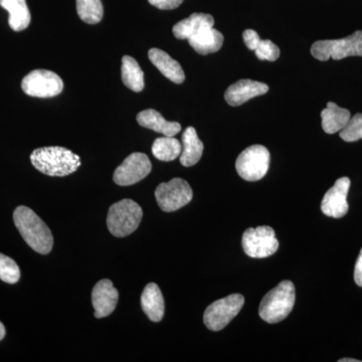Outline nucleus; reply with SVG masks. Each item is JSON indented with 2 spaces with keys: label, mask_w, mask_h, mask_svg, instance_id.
Segmentation results:
<instances>
[{
  "label": "nucleus",
  "mask_w": 362,
  "mask_h": 362,
  "mask_svg": "<svg viewBox=\"0 0 362 362\" xmlns=\"http://www.w3.org/2000/svg\"><path fill=\"white\" fill-rule=\"evenodd\" d=\"M14 225L21 237L33 251L42 255L51 252L54 246V237L49 226L28 207H16L13 213Z\"/></svg>",
  "instance_id": "obj_1"
},
{
  "label": "nucleus",
  "mask_w": 362,
  "mask_h": 362,
  "mask_svg": "<svg viewBox=\"0 0 362 362\" xmlns=\"http://www.w3.org/2000/svg\"><path fill=\"white\" fill-rule=\"evenodd\" d=\"M30 161L40 173L49 176H66L78 170L81 158L65 147L51 146L35 149Z\"/></svg>",
  "instance_id": "obj_2"
},
{
  "label": "nucleus",
  "mask_w": 362,
  "mask_h": 362,
  "mask_svg": "<svg viewBox=\"0 0 362 362\" xmlns=\"http://www.w3.org/2000/svg\"><path fill=\"white\" fill-rule=\"evenodd\" d=\"M295 300L294 284L291 281H283L264 296L259 304V315L268 323L281 322L291 313Z\"/></svg>",
  "instance_id": "obj_3"
},
{
  "label": "nucleus",
  "mask_w": 362,
  "mask_h": 362,
  "mask_svg": "<svg viewBox=\"0 0 362 362\" xmlns=\"http://www.w3.org/2000/svg\"><path fill=\"white\" fill-rule=\"evenodd\" d=\"M143 211L132 199H123L112 204L107 216L109 232L116 238H124L137 230L142 220Z\"/></svg>",
  "instance_id": "obj_4"
},
{
  "label": "nucleus",
  "mask_w": 362,
  "mask_h": 362,
  "mask_svg": "<svg viewBox=\"0 0 362 362\" xmlns=\"http://www.w3.org/2000/svg\"><path fill=\"white\" fill-rule=\"evenodd\" d=\"M311 54L318 61L329 59L340 61L347 57H362V30L340 40H318L311 47Z\"/></svg>",
  "instance_id": "obj_5"
},
{
  "label": "nucleus",
  "mask_w": 362,
  "mask_h": 362,
  "mask_svg": "<svg viewBox=\"0 0 362 362\" xmlns=\"http://www.w3.org/2000/svg\"><path fill=\"white\" fill-rule=\"evenodd\" d=\"M270 159V152L265 146L252 145L238 157L235 169L243 180L258 181L268 173Z\"/></svg>",
  "instance_id": "obj_6"
},
{
  "label": "nucleus",
  "mask_w": 362,
  "mask_h": 362,
  "mask_svg": "<svg viewBox=\"0 0 362 362\" xmlns=\"http://www.w3.org/2000/svg\"><path fill=\"white\" fill-rule=\"evenodd\" d=\"M245 298L240 294H232L214 302L204 314V322L211 331H221L235 318L244 306Z\"/></svg>",
  "instance_id": "obj_7"
},
{
  "label": "nucleus",
  "mask_w": 362,
  "mask_h": 362,
  "mask_svg": "<svg viewBox=\"0 0 362 362\" xmlns=\"http://www.w3.org/2000/svg\"><path fill=\"white\" fill-rule=\"evenodd\" d=\"M156 197L162 211L173 213L189 204L194 197V192L187 181L181 178H173L157 187Z\"/></svg>",
  "instance_id": "obj_8"
},
{
  "label": "nucleus",
  "mask_w": 362,
  "mask_h": 362,
  "mask_svg": "<svg viewBox=\"0 0 362 362\" xmlns=\"http://www.w3.org/2000/svg\"><path fill=\"white\" fill-rule=\"evenodd\" d=\"M242 246L247 256L263 259L278 251L279 242L271 226H262L246 230L243 235Z\"/></svg>",
  "instance_id": "obj_9"
},
{
  "label": "nucleus",
  "mask_w": 362,
  "mask_h": 362,
  "mask_svg": "<svg viewBox=\"0 0 362 362\" xmlns=\"http://www.w3.org/2000/svg\"><path fill=\"white\" fill-rule=\"evenodd\" d=\"M21 89L30 97L52 98L61 94L64 82L54 71L35 70L23 78Z\"/></svg>",
  "instance_id": "obj_10"
},
{
  "label": "nucleus",
  "mask_w": 362,
  "mask_h": 362,
  "mask_svg": "<svg viewBox=\"0 0 362 362\" xmlns=\"http://www.w3.org/2000/svg\"><path fill=\"white\" fill-rule=\"evenodd\" d=\"M152 165L148 156L140 152L126 157L121 165L114 173L113 180L120 187H129L135 185L151 173Z\"/></svg>",
  "instance_id": "obj_11"
},
{
  "label": "nucleus",
  "mask_w": 362,
  "mask_h": 362,
  "mask_svg": "<svg viewBox=\"0 0 362 362\" xmlns=\"http://www.w3.org/2000/svg\"><path fill=\"white\" fill-rule=\"evenodd\" d=\"M349 178L341 177L337 180L335 185L326 192L321 202V211L325 216L340 218L349 213L347 194H349Z\"/></svg>",
  "instance_id": "obj_12"
},
{
  "label": "nucleus",
  "mask_w": 362,
  "mask_h": 362,
  "mask_svg": "<svg viewBox=\"0 0 362 362\" xmlns=\"http://www.w3.org/2000/svg\"><path fill=\"white\" fill-rule=\"evenodd\" d=\"M118 290L114 288L110 280L99 281L92 292V304L96 318L111 315L118 303Z\"/></svg>",
  "instance_id": "obj_13"
},
{
  "label": "nucleus",
  "mask_w": 362,
  "mask_h": 362,
  "mask_svg": "<svg viewBox=\"0 0 362 362\" xmlns=\"http://www.w3.org/2000/svg\"><path fill=\"white\" fill-rule=\"evenodd\" d=\"M269 87L264 83L252 80H240L230 86L225 93L226 103L233 107L240 106L252 98L268 93Z\"/></svg>",
  "instance_id": "obj_14"
},
{
  "label": "nucleus",
  "mask_w": 362,
  "mask_h": 362,
  "mask_svg": "<svg viewBox=\"0 0 362 362\" xmlns=\"http://www.w3.org/2000/svg\"><path fill=\"white\" fill-rule=\"evenodd\" d=\"M151 63L171 82L181 84L185 82V75L178 62L171 58L165 52L159 49H151L148 52Z\"/></svg>",
  "instance_id": "obj_15"
},
{
  "label": "nucleus",
  "mask_w": 362,
  "mask_h": 362,
  "mask_svg": "<svg viewBox=\"0 0 362 362\" xmlns=\"http://www.w3.org/2000/svg\"><path fill=\"white\" fill-rule=\"evenodd\" d=\"M137 122L142 127L156 131L157 133H161V134L169 136V137H175L181 131L180 123L166 121L159 112L153 110V109H147V110L140 112L137 115Z\"/></svg>",
  "instance_id": "obj_16"
},
{
  "label": "nucleus",
  "mask_w": 362,
  "mask_h": 362,
  "mask_svg": "<svg viewBox=\"0 0 362 362\" xmlns=\"http://www.w3.org/2000/svg\"><path fill=\"white\" fill-rule=\"evenodd\" d=\"M214 25V20L211 14L194 13L176 23L173 32L176 39L188 40L204 28H213Z\"/></svg>",
  "instance_id": "obj_17"
},
{
  "label": "nucleus",
  "mask_w": 362,
  "mask_h": 362,
  "mask_svg": "<svg viewBox=\"0 0 362 362\" xmlns=\"http://www.w3.org/2000/svg\"><path fill=\"white\" fill-rule=\"evenodd\" d=\"M141 306L144 313L153 322H159L164 316L165 305L160 289L156 283H150L141 295Z\"/></svg>",
  "instance_id": "obj_18"
},
{
  "label": "nucleus",
  "mask_w": 362,
  "mask_h": 362,
  "mask_svg": "<svg viewBox=\"0 0 362 362\" xmlns=\"http://www.w3.org/2000/svg\"><path fill=\"white\" fill-rule=\"evenodd\" d=\"M190 47L202 56L220 51L223 44V35L214 28H204L188 39Z\"/></svg>",
  "instance_id": "obj_19"
},
{
  "label": "nucleus",
  "mask_w": 362,
  "mask_h": 362,
  "mask_svg": "<svg viewBox=\"0 0 362 362\" xmlns=\"http://www.w3.org/2000/svg\"><path fill=\"white\" fill-rule=\"evenodd\" d=\"M204 152V143L201 141L194 127H187L182 134V151L180 163L185 168L194 166L201 160Z\"/></svg>",
  "instance_id": "obj_20"
},
{
  "label": "nucleus",
  "mask_w": 362,
  "mask_h": 362,
  "mask_svg": "<svg viewBox=\"0 0 362 362\" xmlns=\"http://www.w3.org/2000/svg\"><path fill=\"white\" fill-rule=\"evenodd\" d=\"M0 6L8 11V25L14 32L25 30L30 25V9L25 0H0Z\"/></svg>",
  "instance_id": "obj_21"
},
{
  "label": "nucleus",
  "mask_w": 362,
  "mask_h": 362,
  "mask_svg": "<svg viewBox=\"0 0 362 362\" xmlns=\"http://www.w3.org/2000/svg\"><path fill=\"white\" fill-rule=\"evenodd\" d=\"M321 118L324 132L334 134L346 126L351 115L347 109L340 108L337 104L328 102L327 107L321 112Z\"/></svg>",
  "instance_id": "obj_22"
},
{
  "label": "nucleus",
  "mask_w": 362,
  "mask_h": 362,
  "mask_svg": "<svg viewBox=\"0 0 362 362\" xmlns=\"http://www.w3.org/2000/svg\"><path fill=\"white\" fill-rule=\"evenodd\" d=\"M121 76H122L124 85L128 89L137 93L144 89V73L140 68L139 64L132 57H123Z\"/></svg>",
  "instance_id": "obj_23"
},
{
  "label": "nucleus",
  "mask_w": 362,
  "mask_h": 362,
  "mask_svg": "<svg viewBox=\"0 0 362 362\" xmlns=\"http://www.w3.org/2000/svg\"><path fill=\"white\" fill-rule=\"evenodd\" d=\"M182 144L175 137L157 138L152 145V154L161 161H173L180 156Z\"/></svg>",
  "instance_id": "obj_24"
},
{
  "label": "nucleus",
  "mask_w": 362,
  "mask_h": 362,
  "mask_svg": "<svg viewBox=\"0 0 362 362\" xmlns=\"http://www.w3.org/2000/svg\"><path fill=\"white\" fill-rule=\"evenodd\" d=\"M77 11L81 20L89 25H96L103 18L101 0H77Z\"/></svg>",
  "instance_id": "obj_25"
},
{
  "label": "nucleus",
  "mask_w": 362,
  "mask_h": 362,
  "mask_svg": "<svg viewBox=\"0 0 362 362\" xmlns=\"http://www.w3.org/2000/svg\"><path fill=\"white\" fill-rule=\"evenodd\" d=\"M21 278L20 267L13 259L0 254V280L7 284H16Z\"/></svg>",
  "instance_id": "obj_26"
},
{
  "label": "nucleus",
  "mask_w": 362,
  "mask_h": 362,
  "mask_svg": "<svg viewBox=\"0 0 362 362\" xmlns=\"http://www.w3.org/2000/svg\"><path fill=\"white\" fill-rule=\"evenodd\" d=\"M340 137L346 142H356L362 139V114L350 118L349 123L340 131Z\"/></svg>",
  "instance_id": "obj_27"
},
{
  "label": "nucleus",
  "mask_w": 362,
  "mask_h": 362,
  "mask_svg": "<svg viewBox=\"0 0 362 362\" xmlns=\"http://www.w3.org/2000/svg\"><path fill=\"white\" fill-rule=\"evenodd\" d=\"M255 52L261 61L275 62L280 57V49L278 45L269 40H261Z\"/></svg>",
  "instance_id": "obj_28"
},
{
  "label": "nucleus",
  "mask_w": 362,
  "mask_h": 362,
  "mask_svg": "<svg viewBox=\"0 0 362 362\" xmlns=\"http://www.w3.org/2000/svg\"><path fill=\"white\" fill-rule=\"evenodd\" d=\"M243 39H244L247 49H251V51H256L259 42H261V37H259L258 33L255 32L254 30H245L243 33Z\"/></svg>",
  "instance_id": "obj_29"
},
{
  "label": "nucleus",
  "mask_w": 362,
  "mask_h": 362,
  "mask_svg": "<svg viewBox=\"0 0 362 362\" xmlns=\"http://www.w3.org/2000/svg\"><path fill=\"white\" fill-rule=\"evenodd\" d=\"M151 6L162 9V11H170V9L177 8L182 4L183 0H148Z\"/></svg>",
  "instance_id": "obj_30"
},
{
  "label": "nucleus",
  "mask_w": 362,
  "mask_h": 362,
  "mask_svg": "<svg viewBox=\"0 0 362 362\" xmlns=\"http://www.w3.org/2000/svg\"><path fill=\"white\" fill-rule=\"evenodd\" d=\"M354 281L357 286L362 287V249L358 258H357L356 268H354Z\"/></svg>",
  "instance_id": "obj_31"
},
{
  "label": "nucleus",
  "mask_w": 362,
  "mask_h": 362,
  "mask_svg": "<svg viewBox=\"0 0 362 362\" xmlns=\"http://www.w3.org/2000/svg\"><path fill=\"white\" fill-rule=\"evenodd\" d=\"M6 327H4V324L0 322V341L4 339V337H6Z\"/></svg>",
  "instance_id": "obj_32"
},
{
  "label": "nucleus",
  "mask_w": 362,
  "mask_h": 362,
  "mask_svg": "<svg viewBox=\"0 0 362 362\" xmlns=\"http://www.w3.org/2000/svg\"><path fill=\"white\" fill-rule=\"evenodd\" d=\"M339 362H361V361L354 358H342L339 359Z\"/></svg>",
  "instance_id": "obj_33"
}]
</instances>
